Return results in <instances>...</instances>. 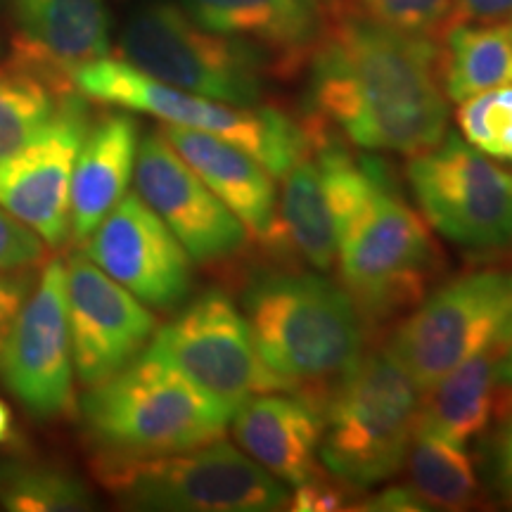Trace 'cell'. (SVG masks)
I'll return each instance as SVG.
<instances>
[{
	"mask_svg": "<svg viewBox=\"0 0 512 512\" xmlns=\"http://www.w3.org/2000/svg\"><path fill=\"white\" fill-rule=\"evenodd\" d=\"M309 67L313 117L351 145L415 157L446 136L437 38L387 27L351 0H328Z\"/></svg>",
	"mask_w": 512,
	"mask_h": 512,
	"instance_id": "6da1fadb",
	"label": "cell"
},
{
	"mask_svg": "<svg viewBox=\"0 0 512 512\" xmlns=\"http://www.w3.org/2000/svg\"><path fill=\"white\" fill-rule=\"evenodd\" d=\"M306 128L335 230L342 287L363 320L382 323L420 302L437 268V247L380 157H354L313 117Z\"/></svg>",
	"mask_w": 512,
	"mask_h": 512,
	"instance_id": "7a4b0ae2",
	"label": "cell"
},
{
	"mask_svg": "<svg viewBox=\"0 0 512 512\" xmlns=\"http://www.w3.org/2000/svg\"><path fill=\"white\" fill-rule=\"evenodd\" d=\"M242 316L266 366L302 389L339 377L363 354V318L351 294L309 268L249 275Z\"/></svg>",
	"mask_w": 512,
	"mask_h": 512,
	"instance_id": "3957f363",
	"label": "cell"
},
{
	"mask_svg": "<svg viewBox=\"0 0 512 512\" xmlns=\"http://www.w3.org/2000/svg\"><path fill=\"white\" fill-rule=\"evenodd\" d=\"M420 403L422 389L389 349L361 354L323 403L320 463L349 489L387 482L406 463Z\"/></svg>",
	"mask_w": 512,
	"mask_h": 512,
	"instance_id": "277c9868",
	"label": "cell"
},
{
	"mask_svg": "<svg viewBox=\"0 0 512 512\" xmlns=\"http://www.w3.org/2000/svg\"><path fill=\"white\" fill-rule=\"evenodd\" d=\"M86 430L100 453L162 456L209 444L230 418L164 361L140 354L81 399Z\"/></svg>",
	"mask_w": 512,
	"mask_h": 512,
	"instance_id": "5b68a950",
	"label": "cell"
},
{
	"mask_svg": "<svg viewBox=\"0 0 512 512\" xmlns=\"http://www.w3.org/2000/svg\"><path fill=\"white\" fill-rule=\"evenodd\" d=\"M93 470L100 484L133 510L275 512L290 503L280 479L223 437L162 456L100 453Z\"/></svg>",
	"mask_w": 512,
	"mask_h": 512,
	"instance_id": "8992f818",
	"label": "cell"
},
{
	"mask_svg": "<svg viewBox=\"0 0 512 512\" xmlns=\"http://www.w3.org/2000/svg\"><path fill=\"white\" fill-rule=\"evenodd\" d=\"M74 88L83 98L150 114L162 124L211 133L242 147L275 178L285 174L311 150L309 128L297 124L278 107H240L169 86L126 60L102 57L74 74Z\"/></svg>",
	"mask_w": 512,
	"mask_h": 512,
	"instance_id": "52a82bcc",
	"label": "cell"
},
{
	"mask_svg": "<svg viewBox=\"0 0 512 512\" xmlns=\"http://www.w3.org/2000/svg\"><path fill=\"white\" fill-rule=\"evenodd\" d=\"M119 48L128 64L152 79L240 107L259 105L264 79L273 74L261 50L204 29L171 3H147L133 12Z\"/></svg>",
	"mask_w": 512,
	"mask_h": 512,
	"instance_id": "ba28073f",
	"label": "cell"
},
{
	"mask_svg": "<svg viewBox=\"0 0 512 512\" xmlns=\"http://www.w3.org/2000/svg\"><path fill=\"white\" fill-rule=\"evenodd\" d=\"M512 344V268H482L448 280L396 325L387 349L425 392L489 349Z\"/></svg>",
	"mask_w": 512,
	"mask_h": 512,
	"instance_id": "9c48e42d",
	"label": "cell"
},
{
	"mask_svg": "<svg viewBox=\"0 0 512 512\" xmlns=\"http://www.w3.org/2000/svg\"><path fill=\"white\" fill-rule=\"evenodd\" d=\"M145 354L159 358L209 396L228 418L256 394L302 392L256 351L247 318L221 290H209L157 328Z\"/></svg>",
	"mask_w": 512,
	"mask_h": 512,
	"instance_id": "30bf717a",
	"label": "cell"
},
{
	"mask_svg": "<svg viewBox=\"0 0 512 512\" xmlns=\"http://www.w3.org/2000/svg\"><path fill=\"white\" fill-rule=\"evenodd\" d=\"M406 178L422 216L446 240L467 249L512 245V176L458 133L411 157Z\"/></svg>",
	"mask_w": 512,
	"mask_h": 512,
	"instance_id": "8fae6325",
	"label": "cell"
},
{
	"mask_svg": "<svg viewBox=\"0 0 512 512\" xmlns=\"http://www.w3.org/2000/svg\"><path fill=\"white\" fill-rule=\"evenodd\" d=\"M0 375L38 418H62L74 411V358L62 259L48 261L12 320L0 347Z\"/></svg>",
	"mask_w": 512,
	"mask_h": 512,
	"instance_id": "7c38bea8",
	"label": "cell"
},
{
	"mask_svg": "<svg viewBox=\"0 0 512 512\" xmlns=\"http://www.w3.org/2000/svg\"><path fill=\"white\" fill-rule=\"evenodd\" d=\"M88 126L83 95L64 93L48 124L0 164V207L34 228L48 247H60L69 238L74 166Z\"/></svg>",
	"mask_w": 512,
	"mask_h": 512,
	"instance_id": "4fadbf2b",
	"label": "cell"
},
{
	"mask_svg": "<svg viewBox=\"0 0 512 512\" xmlns=\"http://www.w3.org/2000/svg\"><path fill=\"white\" fill-rule=\"evenodd\" d=\"M64 275L74 373L86 387H93L136 361L159 325L150 306L83 252L69 256Z\"/></svg>",
	"mask_w": 512,
	"mask_h": 512,
	"instance_id": "5bb4252c",
	"label": "cell"
},
{
	"mask_svg": "<svg viewBox=\"0 0 512 512\" xmlns=\"http://www.w3.org/2000/svg\"><path fill=\"white\" fill-rule=\"evenodd\" d=\"M83 254L150 309H174L190 294V254L138 192L121 197L83 240Z\"/></svg>",
	"mask_w": 512,
	"mask_h": 512,
	"instance_id": "9a60e30c",
	"label": "cell"
},
{
	"mask_svg": "<svg viewBox=\"0 0 512 512\" xmlns=\"http://www.w3.org/2000/svg\"><path fill=\"white\" fill-rule=\"evenodd\" d=\"M133 181L143 202L169 226L197 264H214L245 247L249 233L242 221L159 131L140 140Z\"/></svg>",
	"mask_w": 512,
	"mask_h": 512,
	"instance_id": "2e32d148",
	"label": "cell"
},
{
	"mask_svg": "<svg viewBox=\"0 0 512 512\" xmlns=\"http://www.w3.org/2000/svg\"><path fill=\"white\" fill-rule=\"evenodd\" d=\"M12 64L57 93L76 91L74 74L110 55L105 0H10Z\"/></svg>",
	"mask_w": 512,
	"mask_h": 512,
	"instance_id": "e0dca14e",
	"label": "cell"
},
{
	"mask_svg": "<svg viewBox=\"0 0 512 512\" xmlns=\"http://www.w3.org/2000/svg\"><path fill=\"white\" fill-rule=\"evenodd\" d=\"M183 10L216 34L266 55L273 76L290 79L309 64L323 27L320 0H181Z\"/></svg>",
	"mask_w": 512,
	"mask_h": 512,
	"instance_id": "ac0fdd59",
	"label": "cell"
},
{
	"mask_svg": "<svg viewBox=\"0 0 512 512\" xmlns=\"http://www.w3.org/2000/svg\"><path fill=\"white\" fill-rule=\"evenodd\" d=\"M235 441L256 465L283 484H302L318 472L323 403L302 392L256 394L233 413Z\"/></svg>",
	"mask_w": 512,
	"mask_h": 512,
	"instance_id": "d6986e66",
	"label": "cell"
},
{
	"mask_svg": "<svg viewBox=\"0 0 512 512\" xmlns=\"http://www.w3.org/2000/svg\"><path fill=\"white\" fill-rule=\"evenodd\" d=\"M159 133L226 207L259 238L273 219L275 176L242 147L211 133L162 124Z\"/></svg>",
	"mask_w": 512,
	"mask_h": 512,
	"instance_id": "ffe728a7",
	"label": "cell"
},
{
	"mask_svg": "<svg viewBox=\"0 0 512 512\" xmlns=\"http://www.w3.org/2000/svg\"><path fill=\"white\" fill-rule=\"evenodd\" d=\"M138 124L128 114H105L88 126L72 178L69 238L83 242L117 207L133 181Z\"/></svg>",
	"mask_w": 512,
	"mask_h": 512,
	"instance_id": "44dd1931",
	"label": "cell"
},
{
	"mask_svg": "<svg viewBox=\"0 0 512 512\" xmlns=\"http://www.w3.org/2000/svg\"><path fill=\"white\" fill-rule=\"evenodd\" d=\"M256 240L283 266H302L325 273L335 266L337 242L323 178L313 147L280 176L273 219Z\"/></svg>",
	"mask_w": 512,
	"mask_h": 512,
	"instance_id": "7402d4cb",
	"label": "cell"
},
{
	"mask_svg": "<svg viewBox=\"0 0 512 512\" xmlns=\"http://www.w3.org/2000/svg\"><path fill=\"white\" fill-rule=\"evenodd\" d=\"M505 349H489L467 358L458 368L422 392L420 425L467 446L489 425L496 411L498 363Z\"/></svg>",
	"mask_w": 512,
	"mask_h": 512,
	"instance_id": "603a6c76",
	"label": "cell"
},
{
	"mask_svg": "<svg viewBox=\"0 0 512 512\" xmlns=\"http://www.w3.org/2000/svg\"><path fill=\"white\" fill-rule=\"evenodd\" d=\"M441 79L446 98L463 102L472 95L512 83L510 24L456 22L446 29L441 48Z\"/></svg>",
	"mask_w": 512,
	"mask_h": 512,
	"instance_id": "cb8c5ba5",
	"label": "cell"
},
{
	"mask_svg": "<svg viewBox=\"0 0 512 512\" xmlns=\"http://www.w3.org/2000/svg\"><path fill=\"white\" fill-rule=\"evenodd\" d=\"M406 463L411 489L422 498L427 510H465L477 501L475 467L458 441L418 422Z\"/></svg>",
	"mask_w": 512,
	"mask_h": 512,
	"instance_id": "d4e9b609",
	"label": "cell"
},
{
	"mask_svg": "<svg viewBox=\"0 0 512 512\" xmlns=\"http://www.w3.org/2000/svg\"><path fill=\"white\" fill-rule=\"evenodd\" d=\"M60 95L27 69H0V164L17 155L53 117Z\"/></svg>",
	"mask_w": 512,
	"mask_h": 512,
	"instance_id": "484cf974",
	"label": "cell"
},
{
	"mask_svg": "<svg viewBox=\"0 0 512 512\" xmlns=\"http://www.w3.org/2000/svg\"><path fill=\"white\" fill-rule=\"evenodd\" d=\"M458 126L482 155L512 164V83L458 102Z\"/></svg>",
	"mask_w": 512,
	"mask_h": 512,
	"instance_id": "4316f807",
	"label": "cell"
},
{
	"mask_svg": "<svg viewBox=\"0 0 512 512\" xmlns=\"http://www.w3.org/2000/svg\"><path fill=\"white\" fill-rule=\"evenodd\" d=\"M0 501L15 512H57V510H88L91 496L86 486L62 472H22L0 489Z\"/></svg>",
	"mask_w": 512,
	"mask_h": 512,
	"instance_id": "83f0119b",
	"label": "cell"
},
{
	"mask_svg": "<svg viewBox=\"0 0 512 512\" xmlns=\"http://www.w3.org/2000/svg\"><path fill=\"white\" fill-rule=\"evenodd\" d=\"M358 10L387 27L439 38L453 22V0H351Z\"/></svg>",
	"mask_w": 512,
	"mask_h": 512,
	"instance_id": "f1b7e54d",
	"label": "cell"
},
{
	"mask_svg": "<svg viewBox=\"0 0 512 512\" xmlns=\"http://www.w3.org/2000/svg\"><path fill=\"white\" fill-rule=\"evenodd\" d=\"M48 252L46 240L0 207V273L31 271Z\"/></svg>",
	"mask_w": 512,
	"mask_h": 512,
	"instance_id": "f546056e",
	"label": "cell"
},
{
	"mask_svg": "<svg viewBox=\"0 0 512 512\" xmlns=\"http://www.w3.org/2000/svg\"><path fill=\"white\" fill-rule=\"evenodd\" d=\"M335 479V477H332ZM287 510L292 512H335V510H351L349 505V486L344 482H330L320 472L304 479L302 484L294 486L290 494Z\"/></svg>",
	"mask_w": 512,
	"mask_h": 512,
	"instance_id": "4dcf8cb0",
	"label": "cell"
},
{
	"mask_svg": "<svg viewBox=\"0 0 512 512\" xmlns=\"http://www.w3.org/2000/svg\"><path fill=\"white\" fill-rule=\"evenodd\" d=\"M31 287H34V280L27 271L0 273V347L8 337L12 320L22 309L24 299L29 297Z\"/></svg>",
	"mask_w": 512,
	"mask_h": 512,
	"instance_id": "1f68e13d",
	"label": "cell"
},
{
	"mask_svg": "<svg viewBox=\"0 0 512 512\" xmlns=\"http://www.w3.org/2000/svg\"><path fill=\"white\" fill-rule=\"evenodd\" d=\"M512 19V0H453V22L494 24Z\"/></svg>",
	"mask_w": 512,
	"mask_h": 512,
	"instance_id": "d6a6232c",
	"label": "cell"
},
{
	"mask_svg": "<svg viewBox=\"0 0 512 512\" xmlns=\"http://www.w3.org/2000/svg\"><path fill=\"white\" fill-rule=\"evenodd\" d=\"M354 510H368V512H420L427 510L422 498L415 494L411 486H389V489L380 491V494L366 498L361 505H354Z\"/></svg>",
	"mask_w": 512,
	"mask_h": 512,
	"instance_id": "836d02e7",
	"label": "cell"
},
{
	"mask_svg": "<svg viewBox=\"0 0 512 512\" xmlns=\"http://www.w3.org/2000/svg\"><path fill=\"white\" fill-rule=\"evenodd\" d=\"M491 470H494V484L498 494L512 505V415H508V422H505L494 439Z\"/></svg>",
	"mask_w": 512,
	"mask_h": 512,
	"instance_id": "e575fe53",
	"label": "cell"
},
{
	"mask_svg": "<svg viewBox=\"0 0 512 512\" xmlns=\"http://www.w3.org/2000/svg\"><path fill=\"white\" fill-rule=\"evenodd\" d=\"M498 387H512V344L505 349L501 363H498Z\"/></svg>",
	"mask_w": 512,
	"mask_h": 512,
	"instance_id": "d590c367",
	"label": "cell"
},
{
	"mask_svg": "<svg viewBox=\"0 0 512 512\" xmlns=\"http://www.w3.org/2000/svg\"><path fill=\"white\" fill-rule=\"evenodd\" d=\"M12 437V413L8 403L0 401V444H5Z\"/></svg>",
	"mask_w": 512,
	"mask_h": 512,
	"instance_id": "8d00e7d4",
	"label": "cell"
},
{
	"mask_svg": "<svg viewBox=\"0 0 512 512\" xmlns=\"http://www.w3.org/2000/svg\"><path fill=\"white\" fill-rule=\"evenodd\" d=\"M496 411L501 413V415H505V418H508V415H512V387L508 389V392H505V396L501 399V403H498Z\"/></svg>",
	"mask_w": 512,
	"mask_h": 512,
	"instance_id": "74e56055",
	"label": "cell"
},
{
	"mask_svg": "<svg viewBox=\"0 0 512 512\" xmlns=\"http://www.w3.org/2000/svg\"><path fill=\"white\" fill-rule=\"evenodd\" d=\"M510 31H512V24H510Z\"/></svg>",
	"mask_w": 512,
	"mask_h": 512,
	"instance_id": "f35d334b",
	"label": "cell"
},
{
	"mask_svg": "<svg viewBox=\"0 0 512 512\" xmlns=\"http://www.w3.org/2000/svg\"><path fill=\"white\" fill-rule=\"evenodd\" d=\"M325 3H328V0H325Z\"/></svg>",
	"mask_w": 512,
	"mask_h": 512,
	"instance_id": "ab89813d",
	"label": "cell"
}]
</instances>
